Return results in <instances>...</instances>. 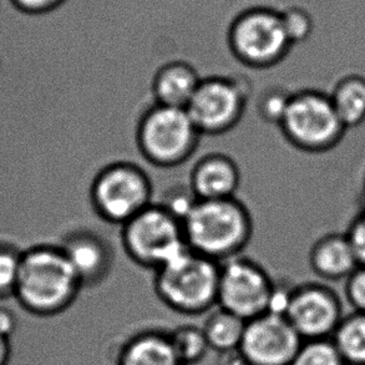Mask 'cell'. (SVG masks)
<instances>
[{
  "mask_svg": "<svg viewBox=\"0 0 365 365\" xmlns=\"http://www.w3.org/2000/svg\"><path fill=\"white\" fill-rule=\"evenodd\" d=\"M84 287L59 243L23 250L14 299L31 316L51 319L74 306Z\"/></svg>",
  "mask_w": 365,
  "mask_h": 365,
  "instance_id": "obj_1",
  "label": "cell"
},
{
  "mask_svg": "<svg viewBox=\"0 0 365 365\" xmlns=\"http://www.w3.org/2000/svg\"><path fill=\"white\" fill-rule=\"evenodd\" d=\"M190 250L222 263L241 256L253 235V218L237 197L198 200L183 220Z\"/></svg>",
  "mask_w": 365,
  "mask_h": 365,
  "instance_id": "obj_2",
  "label": "cell"
},
{
  "mask_svg": "<svg viewBox=\"0 0 365 365\" xmlns=\"http://www.w3.org/2000/svg\"><path fill=\"white\" fill-rule=\"evenodd\" d=\"M221 263L186 248L153 271V291L168 309L187 317L217 307Z\"/></svg>",
  "mask_w": 365,
  "mask_h": 365,
  "instance_id": "obj_3",
  "label": "cell"
},
{
  "mask_svg": "<svg viewBox=\"0 0 365 365\" xmlns=\"http://www.w3.org/2000/svg\"><path fill=\"white\" fill-rule=\"evenodd\" d=\"M201 136L187 110L155 103L140 116L135 135L140 155L158 168H178L187 163Z\"/></svg>",
  "mask_w": 365,
  "mask_h": 365,
  "instance_id": "obj_4",
  "label": "cell"
},
{
  "mask_svg": "<svg viewBox=\"0 0 365 365\" xmlns=\"http://www.w3.org/2000/svg\"><path fill=\"white\" fill-rule=\"evenodd\" d=\"M227 44L240 64L256 70L279 64L293 46L282 11L262 5L236 15L228 28Z\"/></svg>",
  "mask_w": 365,
  "mask_h": 365,
  "instance_id": "obj_5",
  "label": "cell"
},
{
  "mask_svg": "<svg viewBox=\"0 0 365 365\" xmlns=\"http://www.w3.org/2000/svg\"><path fill=\"white\" fill-rule=\"evenodd\" d=\"M278 128L289 145L307 153L331 151L343 141L348 130L336 114L329 94L317 89L292 93Z\"/></svg>",
  "mask_w": 365,
  "mask_h": 365,
  "instance_id": "obj_6",
  "label": "cell"
},
{
  "mask_svg": "<svg viewBox=\"0 0 365 365\" xmlns=\"http://www.w3.org/2000/svg\"><path fill=\"white\" fill-rule=\"evenodd\" d=\"M120 240L128 259L151 271L187 248L182 221L158 202L123 225Z\"/></svg>",
  "mask_w": 365,
  "mask_h": 365,
  "instance_id": "obj_7",
  "label": "cell"
},
{
  "mask_svg": "<svg viewBox=\"0 0 365 365\" xmlns=\"http://www.w3.org/2000/svg\"><path fill=\"white\" fill-rule=\"evenodd\" d=\"M153 186L146 171L128 161L109 163L95 175L90 203L105 222L123 226L153 205Z\"/></svg>",
  "mask_w": 365,
  "mask_h": 365,
  "instance_id": "obj_8",
  "label": "cell"
},
{
  "mask_svg": "<svg viewBox=\"0 0 365 365\" xmlns=\"http://www.w3.org/2000/svg\"><path fill=\"white\" fill-rule=\"evenodd\" d=\"M250 90L248 83L241 78L230 75L202 78L186 110L201 135H225L241 123Z\"/></svg>",
  "mask_w": 365,
  "mask_h": 365,
  "instance_id": "obj_9",
  "label": "cell"
},
{
  "mask_svg": "<svg viewBox=\"0 0 365 365\" xmlns=\"http://www.w3.org/2000/svg\"><path fill=\"white\" fill-rule=\"evenodd\" d=\"M276 281L250 257H233L221 263L217 307L250 321L271 309Z\"/></svg>",
  "mask_w": 365,
  "mask_h": 365,
  "instance_id": "obj_10",
  "label": "cell"
},
{
  "mask_svg": "<svg viewBox=\"0 0 365 365\" xmlns=\"http://www.w3.org/2000/svg\"><path fill=\"white\" fill-rule=\"evenodd\" d=\"M303 341L331 339L343 317L341 297L323 283L294 284L284 314Z\"/></svg>",
  "mask_w": 365,
  "mask_h": 365,
  "instance_id": "obj_11",
  "label": "cell"
},
{
  "mask_svg": "<svg viewBox=\"0 0 365 365\" xmlns=\"http://www.w3.org/2000/svg\"><path fill=\"white\" fill-rule=\"evenodd\" d=\"M303 341L286 317L267 312L247 321L237 351L247 365H289Z\"/></svg>",
  "mask_w": 365,
  "mask_h": 365,
  "instance_id": "obj_12",
  "label": "cell"
},
{
  "mask_svg": "<svg viewBox=\"0 0 365 365\" xmlns=\"http://www.w3.org/2000/svg\"><path fill=\"white\" fill-rule=\"evenodd\" d=\"M84 288H95L109 278L115 252L109 241L90 228H76L59 243Z\"/></svg>",
  "mask_w": 365,
  "mask_h": 365,
  "instance_id": "obj_13",
  "label": "cell"
},
{
  "mask_svg": "<svg viewBox=\"0 0 365 365\" xmlns=\"http://www.w3.org/2000/svg\"><path fill=\"white\" fill-rule=\"evenodd\" d=\"M188 185L198 200L236 197L241 170L226 153H208L193 165Z\"/></svg>",
  "mask_w": 365,
  "mask_h": 365,
  "instance_id": "obj_14",
  "label": "cell"
},
{
  "mask_svg": "<svg viewBox=\"0 0 365 365\" xmlns=\"http://www.w3.org/2000/svg\"><path fill=\"white\" fill-rule=\"evenodd\" d=\"M309 266L324 281H346L359 267L356 252L346 233H327L313 243Z\"/></svg>",
  "mask_w": 365,
  "mask_h": 365,
  "instance_id": "obj_15",
  "label": "cell"
},
{
  "mask_svg": "<svg viewBox=\"0 0 365 365\" xmlns=\"http://www.w3.org/2000/svg\"><path fill=\"white\" fill-rule=\"evenodd\" d=\"M201 80L202 76L187 61L173 60L161 65L151 81L155 104L187 109Z\"/></svg>",
  "mask_w": 365,
  "mask_h": 365,
  "instance_id": "obj_16",
  "label": "cell"
},
{
  "mask_svg": "<svg viewBox=\"0 0 365 365\" xmlns=\"http://www.w3.org/2000/svg\"><path fill=\"white\" fill-rule=\"evenodd\" d=\"M116 365H183L173 346L170 331L145 329L123 341Z\"/></svg>",
  "mask_w": 365,
  "mask_h": 365,
  "instance_id": "obj_17",
  "label": "cell"
},
{
  "mask_svg": "<svg viewBox=\"0 0 365 365\" xmlns=\"http://www.w3.org/2000/svg\"><path fill=\"white\" fill-rule=\"evenodd\" d=\"M329 98L346 128H358L365 123V76L344 75L333 86Z\"/></svg>",
  "mask_w": 365,
  "mask_h": 365,
  "instance_id": "obj_18",
  "label": "cell"
},
{
  "mask_svg": "<svg viewBox=\"0 0 365 365\" xmlns=\"http://www.w3.org/2000/svg\"><path fill=\"white\" fill-rule=\"evenodd\" d=\"M246 323L242 318L220 307L210 312V316L202 326L210 349L220 353L237 351Z\"/></svg>",
  "mask_w": 365,
  "mask_h": 365,
  "instance_id": "obj_19",
  "label": "cell"
},
{
  "mask_svg": "<svg viewBox=\"0 0 365 365\" xmlns=\"http://www.w3.org/2000/svg\"><path fill=\"white\" fill-rule=\"evenodd\" d=\"M331 341L346 365H365V313L353 311L343 317Z\"/></svg>",
  "mask_w": 365,
  "mask_h": 365,
  "instance_id": "obj_20",
  "label": "cell"
},
{
  "mask_svg": "<svg viewBox=\"0 0 365 365\" xmlns=\"http://www.w3.org/2000/svg\"><path fill=\"white\" fill-rule=\"evenodd\" d=\"M173 346L183 365L196 364L210 351L202 327L181 326L170 331Z\"/></svg>",
  "mask_w": 365,
  "mask_h": 365,
  "instance_id": "obj_21",
  "label": "cell"
},
{
  "mask_svg": "<svg viewBox=\"0 0 365 365\" xmlns=\"http://www.w3.org/2000/svg\"><path fill=\"white\" fill-rule=\"evenodd\" d=\"M23 250L9 242H0V303L14 298Z\"/></svg>",
  "mask_w": 365,
  "mask_h": 365,
  "instance_id": "obj_22",
  "label": "cell"
},
{
  "mask_svg": "<svg viewBox=\"0 0 365 365\" xmlns=\"http://www.w3.org/2000/svg\"><path fill=\"white\" fill-rule=\"evenodd\" d=\"M289 365H346L331 339L303 341Z\"/></svg>",
  "mask_w": 365,
  "mask_h": 365,
  "instance_id": "obj_23",
  "label": "cell"
},
{
  "mask_svg": "<svg viewBox=\"0 0 365 365\" xmlns=\"http://www.w3.org/2000/svg\"><path fill=\"white\" fill-rule=\"evenodd\" d=\"M291 96L292 91L282 86L268 88L257 101V114L262 121L278 126L286 114Z\"/></svg>",
  "mask_w": 365,
  "mask_h": 365,
  "instance_id": "obj_24",
  "label": "cell"
},
{
  "mask_svg": "<svg viewBox=\"0 0 365 365\" xmlns=\"http://www.w3.org/2000/svg\"><path fill=\"white\" fill-rule=\"evenodd\" d=\"M197 201L198 198L190 185H176L168 190L163 195V201L158 203L183 222Z\"/></svg>",
  "mask_w": 365,
  "mask_h": 365,
  "instance_id": "obj_25",
  "label": "cell"
},
{
  "mask_svg": "<svg viewBox=\"0 0 365 365\" xmlns=\"http://www.w3.org/2000/svg\"><path fill=\"white\" fill-rule=\"evenodd\" d=\"M282 18L292 44L301 43L309 38L312 33V20L304 10L292 8L282 11Z\"/></svg>",
  "mask_w": 365,
  "mask_h": 365,
  "instance_id": "obj_26",
  "label": "cell"
},
{
  "mask_svg": "<svg viewBox=\"0 0 365 365\" xmlns=\"http://www.w3.org/2000/svg\"><path fill=\"white\" fill-rule=\"evenodd\" d=\"M344 294L353 311L365 313V266H359L346 279Z\"/></svg>",
  "mask_w": 365,
  "mask_h": 365,
  "instance_id": "obj_27",
  "label": "cell"
},
{
  "mask_svg": "<svg viewBox=\"0 0 365 365\" xmlns=\"http://www.w3.org/2000/svg\"><path fill=\"white\" fill-rule=\"evenodd\" d=\"M346 233L356 252L359 266H365V208L351 220Z\"/></svg>",
  "mask_w": 365,
  "mask_h": 365,
  "instance_id": "obj_28",
  "label": "cell"
},
{
  "mask_svg": "<svg viewBox=\"0 0 365 365\" xmlns=\"http://www.w3.org/2000/svg\"><path fill=\"white\" fill-rule=\"evenodd\" d=\"M14 302V306L6 304L5 302L0 303V334L11 338L19 327V306Z\"/></svg>",
  "mask_w": 365,
  "mask_h": 365,
  "instance_id": "obj_29",
  "label": "cell"
},
{
  "mask_svg": "<svg viewBox=\"0 0 365 365\" xmlns=\"http://www.w3.org/2000/svg\"><path fill=\"white\" fill-rule=\"evenodd\" d=\"M19 8L31 14H50L63 9L69 0H14Z\"/></svg>",
  "mask_w": 365,
  "mask_h": 365,
  "instance_id": "obj_30",
  "label": "cell"
},
{
  "mask_svg": "<svg viewBox=\"0 0 365 365\" xmlns=\"http://www.w3.org/2000/svg\"><path fill=\"white\" fill-rule=\"evenodd\" d=\"M11 356V341L9 338L0 334V365L9 364Z\"/></svg>",
  "mask_w": 365,
  "mask_h": 365,
  "instance_id": "obj_31",
  "label": "cell"
},
{
  "mask_svg": "<svg viewBox=\"0 0 365 365\" xmlns=\"http://www.w3.org/2000/svg\"><path fill=\"white\" fill-rule=\"evenodd\" d=\"M364 193H365V180H364Z\"/></svg>",
  "mask_w": 365,
  "mask_h": 365,
  "instance_id": "obj_32",
  "label": "cell"
},
{
  "mask_svg": "<svg viewBox=\"0 0 365 365\" xmlns=\"http://www.w3.org/2000/svg\"><path fill=\"white\" fill-rule=\"evenodd\" d=\"M21 50H23V49H21ZM1 51H4V50H1ZM13 51H15V50H13Z\"/></svg>",
  "mask_w": 365,
  "mask_h": 365,
  "instance_id": "obj_33",
  "label": "cell"
}]
</instances>
